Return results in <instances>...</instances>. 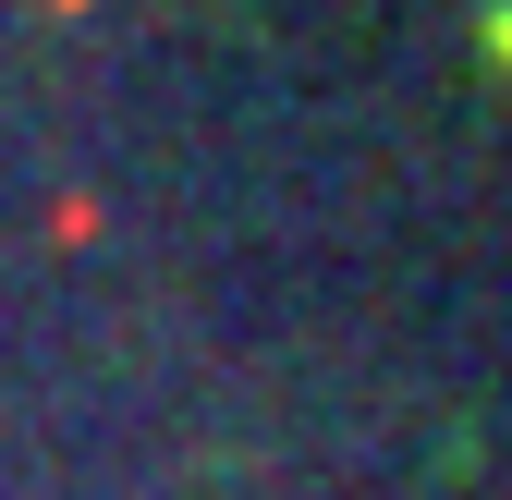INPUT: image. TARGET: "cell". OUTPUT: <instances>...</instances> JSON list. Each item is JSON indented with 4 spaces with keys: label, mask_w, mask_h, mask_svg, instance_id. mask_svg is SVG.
I'll return each instance as SVG.
<instances>
[{
    "label": "cell",
    "mask_w": 512,
    "mask_h": 500,
    "mask_svg": "<svg viewBox=\"0 0 512 500\" xmlns=\"http://www.w3.org/2000/svg\"><path fill=\"white\" fill-rule=\"evenodd\" d=\"M488 49H512V13H488Z\"/></svg>",
    "instance_id": "obj_1"
}]
</instances>
